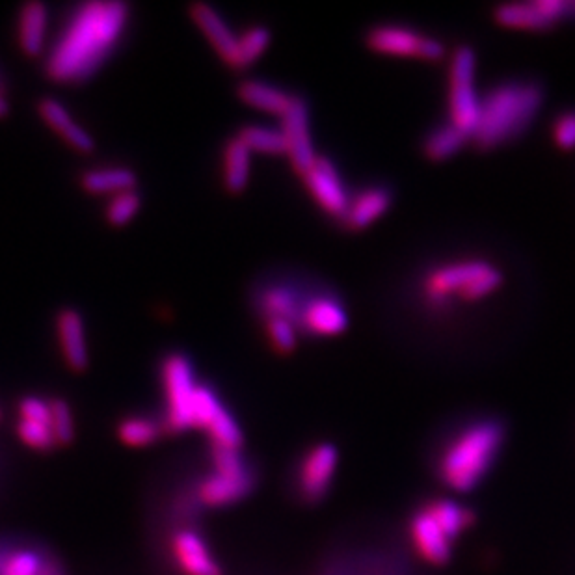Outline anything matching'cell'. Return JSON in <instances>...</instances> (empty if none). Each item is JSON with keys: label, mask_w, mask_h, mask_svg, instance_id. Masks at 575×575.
<instances>
[{"label": "cell", "mask_w": 575, "mask_h": 575, "mask_svg": "<svg viewBox=\"0 0 575 575\" xmlns=\"http://www.w3.org/2000/svg\"><path fill=\"white\" fill-rule=\"evenodd\" d=\"M129 6L120 0H92L77 8L47 56L54 81H86L120 41Z\"/></svg>", "instance_id": "6da1fadb"}, {"label": "cell", "mask_w": 575, "mask_h": 575, "mask_svg": "<svg viewBox=\"0 0 575 575\" xmlns=\"http://www.w3.org/2000/svg\"><path fill=\"white\" fill-rule=\"evenodd\" d=\"M505 440V430L495 419H481L462 428L443 449L438 473L455 492H471L494 466Z\"/></svg>", "instance_id": "7a4b0ae2"}, {"label": "cell", "mask_w": 575, "mask_h": 575, "mask_svg": "<svg viewBox=\"0 0 575 575\" xmlns=\"http://www.w3.org/2000/svg\"><path fill=\"white\" fill-rule=\"evenodd\" d=\"M542 107V90L535 82H505L481 97L479 123L473 133L481 149H494L527 131Z\"/></svg>", "instance_id": "3957f363"}, {"label": "cell", "mask_w": 575, "mask_h": 575, "mask_svg": "<svg viewBox=\"0 0 575 575\" xmlns=\"http://www.w3.org/2000/svg\"><path fill=\"white\" fill-rule=\"evenodd\" d=\"M503 274L481 259L453 261L430 270L423 280V296L430 308L443 309L453 298L477 302L492 295L501 285Z\"/></svg>", "instance_id": "277c9868"}, {"label": "cell", "mask_w": 575, "mask_h": 575, "mask_svg": "<svg viewBox=\"0 0 575 575\" xmlns=\"http://www.w3.org/2000/svg\"><path fill=\"white\" fill-rule=\"evenodd\" d=\"M477 56L473 49H456L449 69V123L473 138L481 114V97L475 86Z\"/></svg>", "instance_id": "5b68a950"}, {"label": "cell", "mask_w": 575, "mask_h": 575, "mask_svg": "<svg viewBox=\"0 0 575 575\" xmlns=\"http://www.w3.org/2000/svg\"><path fill=\"white\" fill-rule=\"evenodd\" d=\"M162 380L166 389V401H168V417L166 425L170 430L179 432L188 427H194L192 423V410H194V397H196V380L192 365L183 354H172L164 360L162 365Z\"/></svg>", "instance_id": "8992f818"}, {"label": "cell", "mask_w": 575, "mask_h": 575, "mask_svg": "<svg viewBox=\"0 0 575 575\" xmlns=\"http://www.w3.org/2000/svg\"><path fill=\"white\" fill-rule=\"evenodd\" d=\"M367 43L376 53L401 58H421L428 62H438L445 54L440 41L425 38L410 28L393 25L373 28L367 36Z\"/></svg>", "instance_id": "52a82bcc"}, {"label": "cell", "mask_w": 575, "mask_h": 575, "mask_svg": "<svg viewBox=\"0 0 575 575\" xmlns=\"http://www.w3.org/2000/svg\"><path fill=\"white\" fill-rule=\"evenodd\" d=\"M194 427L205 428L216 447L239 451L242 445V432L233 415L222 406L213 389L198 386L192 410Z\"/></svg>", "instance_id": "ba28073f"}, {"label": "cell", "mask_w": 575, "mask_h": 575, "mask_svg": "<svg viewBox=\"0 0 575 575\" xmlns=\"http://www.w3.org/2000/svg\"><path fill=\"white\" fill-rule=\"evenodd\" d=\"M570 17V2L562 0H536L527 4H505L497 8L495 19L501 27L542 32L557 21Z\"/></svg>", "instance_id": "9c48e42d"}, {"label": "cell", "mask_w": 575, "mask_h": 575, "mask_svg": "<svg viewBox=\"0 0 575 575\" xmlns=\"http://www.w3.org/2000/svg\"><path fill=\"white\" fill-rule=\"evenodd\" d=\"M281 133L285 136L287 155L291 157L296 172L304 175L319 159L313 149L311 129H309V110L304 99L293 97L291 107L281 116Z\"/></svg>", "instance_id": "30bf717a"}, {"label": "cell", "mask_w": 575, "mask_h": 575, "mask_svg": "<svg viewBox=\"0 0 575 575\" xmlns=\"http://www.w3.org/2000/svg\"><path fill=\"white\" fill-rule=\"evenodd\" d=\"M306 187L311 196L321 205L322 209L332 216L343 218L350 205L347 187L337 174L334 164L328 159L319 157L315 164L304 174Z\"/></svg>", "instance_id": "8fae6325"}, {"label": "cell", "mask_w": 575, "mask_h": 575, "mask_svg": "<svg viewBox=\"0 0 575 575\" xmlns=\"http://www.w3.org/2000/svg\"><path fill=\"white\" fill-rule=\"evenodd\" d=\"M337 469V451L321 443L309 451L300 468V492L308 501H319L330 490Z\"/></svg>", "instance_id": "7c38bea8"}, {"label": "cell", "mask_w": 575, "mask_h": 575, "mask_svg": "<svg viewBox=\"0 0 575 575\" xmlns=\"http://www.w3.org/2000/svg\"><path fill=\"white\" fill-rule=\"evenodd\" d=\"M347 324V309L335 296L313 295L306 302L298 328H304L309 334L337 335Z\"/></svg>", "instance_id": "4fadbf2b"}, {"label": "cell", "mask_w": 575, "mask_h": 575, "mask_svg": "<svg viewBox=\"0 0 575 575\" xmlns=\"http://www.w3.org/2000/svg\"><path fill=\"white\" fill-rule=\"evenodd\" d=\"M410 538L423 561L430 564H445L451 557V540L443 533L442 527L434 522L427 509L419 510L410 522Z\"/></svg>", "instance_id": "5bb4252c"}, {"label": "cell", "mask_w": 575, "mask_h": 575, "mask_svg": "<svg viewBox=\"0 0 575 575\" xmlns=\"http://www.w3.org/2000/svg\"><path fill=\"white\" fill-rule=\"evenodd\" d=\"M192 17L229 66L239 67V38L233 34L226 19L213 6L203 2L192 6Z\"/></svg>", "instance_id": "9a60e30c"}, {"label": "cell", "mask_w": 575, "mask_h": 575, "mask_svg": "<svg viewBox=\"0 0 575 575\" xmlns=\"http://www.w3.org/2000/svg\"><path fill=\"white\" fill-rule=\"evenodd\" d=\"M252 473H216L201 482L198 495L209 507H226L242 499L252 490Z\"/></svg>", "instance_id": "2e32d148"}, {"label": "cell", "mask_w": 575, "mask_h": 575, "mask_svg": "<svg viewBox=\"0 0 575 575\" xmlns=\"http://www.w3.org/2000/svg\"><path fill=\"white\" fill-rule=\"evenodd\" d=\"M175 559L187 575H222L218 562L214 561L209 548L194 531H181L172 542Z\"/></svg>", "instance_id": "e0dca14e"}, {"label": "cell", "mask_w": 575, "mask_h": 575, "mask_svg": "<svg viewBox=\"0 0 575 575\" xmlns=\"http://www.w3.org/2000/svg\"><path fill=\"white\" fill-rule=\"evenodd\" d=\"M60 348L66 363L73 371H82L88 365V345L84 335V322L75 309L60 311L56 319Z\"/></svg>", "instance_id": "ac0fdd59"}, {"label": "cell", "mask_w": 575, "mask_h": 575, "mask_svg": "<svg viewBox=\"0 0 575 575\" xmlns=\"http://www.w3.org/2000/svg\"><path fill=\"white\" fill-rule=\"evenodd\" d=\"M389 205H391V194L388 188H365L360 194H356V198H350L343 222L350 229L367 228L388 211Z\"/></svg>", "instance_id": "d6986e66"}, {"label": "cell", "mask_w": 575, "mask_h": 575, "mask_svg": "<svg viewBox=\"0 0 575 575\" xmlns=\"http://www.w3.org/2000/svg\"><path fill=\"white\" fill-rule=\"evenodd\" d=\"M40 114L41 118L47 121L56 133H60V136L66 140L69 146L84 151V153L94 149L92 136L69 116V112L60 101L43 99L40 103Z\"/></svg>", "instance_id": "ffe728a7"}, {"label": "cell", "mask_w": 575, "mask_h": 575, "mask_svg": "<svg viewBox=\"0 0 575 575\" xmlns=\"http://www.w3.org/2000/svg\"><path fill=\"white\" fill-rule=\"evenodd\" d=\"M306 302L308 298H304L296 289L287 285H270L259 296V308L267 315V319L272 317L287 319L295 322L296 328L300 326Z\"/></svg>", "instance_id": "44dd1931"}, {"label": "cell", "mask_w": 575, "mask_h": 575, "mask_svg": "<svg viewBox=\"0 0 575 575\" xmlns=\"http://www.w3.org/2000/svg\"><path fill=\"white\" fill-rule=\"evenodd\" d=\"M47 8L41 2H28L19 15V43L25 53L36 56L43 51L47 34Z\"/></svg>", "instance_id": "7402d4cb"}, {"label": "cell", "mask_w": 575, "mask_h": 575, "mask_svg": "<svg viewBox=\"0 0 575 575\" xmlns=\"http://www.w3.org/2000/svg\"><path fill=\"white\" fill-rule=\"evenodd\" d=\"M239 94L246 105L265 110L270 114H278V116H283L293 103L291 95L263 81L242 82Z\"/></svg>", "instance_id": "603a6c76"}, {"label": "cell", "mask_w": 575, "mask_h": 575, "mask_svg": "<svg viewBox=\"0 0 575 575\" xmlns=\"http://www.w3.org/2000/svg\"><path fill=\"white\" fill-rule=\"evenodd\" d=\"M252 151L244 146L241 138L229 140L224 151V183L229 192H241L250 179Z\"/></svg>", "instance_id": "cb8c5ba5"}, {"label": "cell", "mask_w": 575, "mask_h": 575, "mask_svg": "<svg viewBox=\"0 0 575 575\" xmlns=\"http://www.w3.org/2000/svg\"><path fill=\"white\" fill-rule=\"evenodd\" d=\"M425 509L434 518V522L442 527L443 533L451 542L473 523L471 510L464 509L462 505H458L451 499H436L428 503Z\"/></svg>", "instance_id": "d4e9b609"}, {"label": "cell", "mask_w": 575, "mask_h": 575, "mask_svg": "<svg viewBox=\"0 0 575 575\" xmlns=\"http://www.w3.org/2000/svg\"><path fill=\"white\" fill-rule=\"evenodd\" d=\"M82 185L92 194H118L134 187V174L127 168H95L82 177Z\"/></svg>", "instance_id": "484cf974"}, {"label": "cell", "mask_w": 575, "mask_h": 575, "mask_svg": "<svg viewBox=\"0 0 575 575\" xmlns=\"http://www.w3.org/2000/svg\"><path fill=\"white\" fill-rule=\"evenodd\" d=\"M466 140H469L468 136L462 131H458L455 125L445 123V125L436 127L434 131H430L423 149H425V155H427L428 159L445 161V159H449V157H453L455 153H458L462 146L466 144Z\"/></svg>", "instance_id": "4316f807"}, {"label": "cell", "mask_w": 575, "mask_h": 575, "mask_svg": "<svg viewBox=\"0 0 575 575\" xmlns=\"http://www.w3.org/2000/svg\"><path fill=\"white\" fill-rule=\"evenodd\" d=\"M239 138L250 151L267 153V155L287 153V144H285V136L281 133V129H272L265 125H248L242 129Z\"/></svg>", "instance_id": "83f0119b"}, {"label": "cell", "mask_w": 575, "mask_h": 575, "mask_svg": "<svg viewBox=\"0 0 575 575\" xmlns=\"http://www.w3.org/2000/svg\"><path fill=\"white\" fill-rule=\"evenodd\" d=\"M159 434H161V428L151 419L131 417V419H125L120 425L121 442L129 447H146L149 443L155 442Z\"/></svg>", "instance_id": "f1b7e54d"}, {"label": "cell", "mask_w": 575, "mask_h": 575, "mask_svg": "<svg viewBox=\"0 0 575 575\" xmlns=\"http://www.w3.org/2000/svg\"><path fill=\"white\" fill-rule=\"evenodd\" d=\"M40 555L34 551L0 553V575H41Z\"/></svg>", "instance_id": "f546056e"}, {"label": "cell", "mask_w": 575, "mask_h": 575, "mask_svg": "<svg viewBox=\"0 0 575 575\" xmlns=\"http://www.w3.org/2000/svg\"><path fill=\"white\" fill-rule=\"evenodd\" d=\"M138 209H140V196H138V192L134 188L118 192L108 201V222L114 224V226H123L129 220H133V216L138 213Z\"/></svg>", "instance_id": "4dcf8cb0"}, {"label": "cell", "mask_w": 575, "mask_h": 575, "mask_svg": "<svg viewBox=\"0 0 575 575\" xmlns=\"http://www.w3.org/2000/svg\"><path fill=\"white\" fill-rule=\"evenodd\" d=\"M270 43V32L265 27L248 28L239 36V67L250 66Z\"/></svg>", "instance_id": "1f68e13d"}, {"label": "cell", "mask_w": 575, "mask_h": 575, "mask_svg": "<svg viewBox=\"0 0 575 575\" xmlns=\"http://www.w3.org/2000/svg\"><path fill=\"white\" fill-rule=\"evenodd\" d=\"M17 434L27 443L28 447L38 449V451H49L56 445L53 428L47 423H36V421H25L21 419L17 423Z\"/></svg>", "instance_id": "d6a6232c"}, {"label": "cell", "mask_w": 575, "mask_h": 575, "mask_svg": "<svg viewBox=\"0 0 575 575\" xmlns=\"http://www.w3.org/2000/svg\"><path fill=\"white\" fill-rule=\"evenodd\" d=\"M267 330L268 337L278 352L287 354V352L295 350L296 335H298L295 322L280 319V317H272V319H267Z\"/></svg>", "instance_id": "836d02e7"}, {"label": "cell", "mask_w": 575, "mask_h": 575, "mask_svg": "<svg viewBox=\"0 0 575 575\" xmlns=\"http://www.w3.org/2000/svg\"><path fill=\"white\" fill-rule=\"evenodd\" d=\"M51 428H53L56 443L67 445L73 440L75 427H73V417H71V410H69L67 402H51Z\"/></svg>", "instance_id": "e575fe53"}, {"label": "cell", "mask_w": 575, "mask_h": 575, "mask_svg": "<svg viewBox=\"0 0 575 575\" xmlns=\"http://www.w3.org/2000/svg\"><path fill=\"white\" fill-rule=\"evenodd\" d=\"M553 140L564 151L575 149V110L564 112L553 123Z\"/></svg>", "instance_id": "d590c367"}, {"label": "cell", "mask_w": 575, "mask_h": 575, "mask_svg": "<svg viewBox=\"0 0 575 575\" xmlns=\"http://www.w3.org/2000/svg\"><path fill=\"white\" fill-rule=\"evenodd\" d=\"M19 415L25 421L51 425V402L41 401L36 397H27L19 404Z\"/></svg>", "instance_id": "8d00e7d4"}, {"label": "cell", "mask_w": 575, "mask_h": 575, "mask_svg": "<svg viewBox=\"0 0 575 575\" xmlns=\"http://www.w3.org/2000/svg\"><path fill=\"white\" fill-rule=\"evenodd\" d=\"M8 112V103H6V99L0 95V116H4Z\"/></svg>", "instance_id": "74e56055"}, {"label": "cell", "mask_w": 575, "mask_h": 575, "mask_svg": "<svg viewBox=\"0 0 575 575\" xmlns=\"http://www.w3.org/2000/svg\"><path fill=\"white\" fill-rule=\"evenodd\" d=\"M0 419H2V412H0Z\"/></svg>", "instance_id": "f35d334b"}]
</instances>
